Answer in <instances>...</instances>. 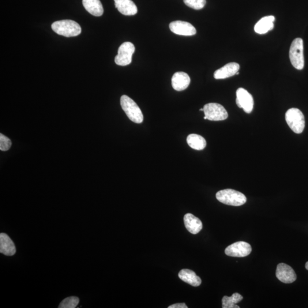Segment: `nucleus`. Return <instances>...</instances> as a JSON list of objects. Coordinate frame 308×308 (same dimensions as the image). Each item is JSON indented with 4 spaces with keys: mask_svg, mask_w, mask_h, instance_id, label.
Segmentation results:
<instances>
[{
    "mask_svg": "<svg viewBox=\"0 0 308 308\" xmlns=\"http://www.w3.org/2000/svg\"><path fill=\"white\" fill-rule=\"evenodd\" d=\"M285 121L291 129L296 134H301L305 128V118L298 108L289 109L285 113Z\"/></svg>",
    "mask_w": 308,
    "mask_h": 308,
    "instance_id": "20e7f679",
    "label": "nucleus"
},
{
    "mask_svg": "<svg viewBox=\"0 0 308 308\" xmlns=\"http://www.w3.org/2000/svg\"><path fill=\"white\" fill-rule=\"evenodd\" d=\"M12 146V142L10 139L5 136L2 134H0V150L2 152L9 150Z\"/></svg>",
    "mask_w": 308,
    "mask_h": 308,
    "instance_id": "b1692460",
    "label": "nucleus"
},
{
    "mask_svg": "<svg viewBox=\"0 0 308 308\" xmlns=\"http://www.w3.org/2000/svg\"><path fill=\"white\" fill-rule=\"evenodd\" d=\"M289 58L295 68L298 70L304 68V44L301 38H297L293 41L289 50Z\"/></svg>",
    "mask_w": 308,
    "mask_h": 308,
    "instance_id": "39448f33",
    "label": "nucleus"
},
{
    "mask_svg": "<svg viewBox=\"0 0 308 308\" xmlns=\"http://www.w3.org/2000/svg\"><path fill=\"white\" fill-rule=\"evenodd\" d=\"M243 299V297L238 293H235L231 297L224 296L222 299V307L223 308H239L240 307L236 304L241 302Z\"/></svg>",
    "mask_w": 308,
    "mask_h": 308,
    "instance_id": "412c9836",
    "label": "nucleus"
},
{
    "mask_svg": "<svg viewBox=\"0 0 308 308\" xmlns=\"http://www.w3.org/2000/svg\"><path fill=\"white\" fill-rule=\"evenodd\" d=\"M168 308H187L185 303H178L173 304L168 307Z\"/></svg>",
    "mask_w": 308,
    "mask_h": 308,
    "instance_id": "393cba45",
    "label": "nucleus"
},
{
    "mask_svg": "<svg viewBox=\"0 0 308 308\" xmlns=\"http://www.w3.org/2000/svg\"><path fill=\"white\" fill-rule=\"evenodd\" d=\"M275 18L273 16H268L262 18L255 26V32L264 35L274 28V21Z\"/></svg>",
    "mask_w": 308,
    "mask_h": 308,
    "instance_id": "f3484780",
    "label": "nucleus"
},
{
    "mask_svg": "<svg viewBox=\"0 0 308 308\" xmlns=\"http://www.w3.org/2000/svg\"><path fill=\"white\" fill-rule=\"evenodd\" d=\"M236 104L243 108L246 113L250 114L253 110L254 101L253 96L243 88H239L236 91Z\"/></svg>",
    "mask_w": 308,
    "mask_h": 308,
    "instance_id": "6e6552de",
    "label": "nucleus"
},
{
    "mask_svg": "<svg viewBox=\"0 0 308 308\" xmlns=\"http://www.w3.org/2000/svg\"><path fill=\"white\" fill-rule=\"evenodd\" d=\"M306 268L308 270V261L306 262Z\"/></svg>",
    "mask_w": 308,
    "mask_h": 308,
    "instance_id": "a878e982",
    "label": "nucleus"
},
{
    "mask_svg": "<svg viewBox=\"0 0 308 308\" xmlns=\"http://www.w3.org/2000/svg\"><path fill=\"white\" fill-rule=\"evenodd\" d=\"M51 28L57 35L66 37L77 36L82 32L80 25L77 22L70 20L55 21L51 25Z\"/></svg>",
    "mask_w": 308,
    "mask_h": 308,
    "instance_id": "f257e3e1",
    "label": "nucleus"
},
{
    "mask_svg": "<svg viewBox=\"0 0 308 308\" xmlns=\"http://www.w3.org/2000/svg\"><path fill=\"white\" fill-rule=\"evenodd\" d=\"M121 105L123 110L131 121L141 123L144 121V115L141 108L129 97L122 96L121 98Z\"/></svg>",
    "mask_w": 308,
    "mask_h": 308,
    "instance_id": "7ed1b4c3",
    "label": "nucleus"
},
{
    "mask_svg": "<svg viewBox=\"0 0 308 308\" xmlns=\"http://www.w3.org/2000/svg\"><path fill=\"white\" fill-rule=\"evenodd\" d=\"M115 6L125 16H134L138 12L136 5L132 0H114Z\"/></svg>",
    "mask_w": 308,
    "mask_h": 308,
    "instance_id": "4468645a",
    "label": "nucleus"
},
{
    "mask_svg": "<svg viewBox=\"0 0 308 308\" xmlns=\"http://www.w3.org/2000/svg\"><path fill=\"white\" fill-rule=\"evenodd\" d=\"M169 28L172 32L176 35L191 36L196 35L197 30L189 22L182 21H175L171 22Z\"/></svg>",
    "mask_w": 308,
    "mask_h": 308,
    "instance_id": "9d476101",
    "label": "nucleus"
},
{
    "mask_svg": "<svg viewBox=\"0 0 308 308\" xmlns=\"http://www.w3.org/2000/svg\"><path fill=\"white\" fill-rule=\"evenodd\" d=\"M184 3L191 8L200 10L205 7L206 0H183Z\"/></svg>",
    "mask_w": 308,
    "mask_h": 308,
    "instance_id": "5701e85b",
    "label": "nucleus"
},
{
    "mask_svg": "<svg viewBox=\"0 0 308 308\" xmlns=\"http://www.w3.org/2000/svg\"><path fill=\"white\" fill-rule=\"evenodd\" d=\"M240 69V65L236 62H231L215 71L213 76L216 80H221L235 76Z\"/></svg>",
    "mask_w": 308,
    "mask_h": 308,
    "instance_id": "ddd939ff",
    "label": "nucleus"
},
{
    "mask_svg": "<svg viewBox=\"0 0 308 308\" xmlns=\"http://www.w3.org/2000/svg\"><path fill=\"white\" fill-rule=\"evenodd\" d=\"M178 276L180 279L193 287H199L202 283V280L193 270L184 269L179 272Z\"/></svg>",
    "mask_w": 308,
    "mask_h": 308,
    "instance_id": "6ab92c4d",
    "label": "nucleus"
},
{
    "mask_svg": "<svg viewBox=\"0 0 308 308\" xmlns=\"http://www.w3.org/2000/svg\"><path fill=\"white\" fill-rule=\"evenodd\" d=\"M276 275L278 279L285 284L294 283L297 279L295 270L291 266L284 263L277 265Z\"/></svg>",
    "mask_w": 308,
    "mask_h": 308,
    "instance_id": "9b49d317",
    "label": "nucleus"
},
{
    "mask_svg": "<svg viewBox=\"0 0 308 308\" xmlns=\"http://www.w3.org/2000/svg\"><path fill=\"white\" fill-rule=\"evenodd\" d=\"M172 88L176 91L185 90L190 84L191 79L189 75L182 71L176 72L171 79Z\"/></svg>",
    "mask_w": 308,
    "mask_h": 308,
    "instance_id": "f8f14e48",
    "label": "nucleus"
},
{
    "mask_svg": "<svg viewBox=\"0 0 308 308\" xmlns=\"http://www.w3.org/2000/svg\"><path fill=\"white\" fill-rule=\"evenodd\" d=\"M205 119L212 121H224L227 119L228 114L225 108L219 103H209L204 107Z\"/></svg>",
    "mask_w": 308,
    "mask_h": 308,
    "instance_id": "423d86ee",
    "label": "nucleus"
},
{
    "mask_svg": "<svg viewBox=\"0 0 308 308\" xmlns=\"http://www.w3.org/2000/svg\"><path fill=\"white\" fill-rule=\"evenodd\" d=\"M187 142L190 148L196 150H202L206 147L205 139L196 134H191L187 137Z\"/></svg>",
    "mask_w": 308,
    "mask_h": 308,
    "instance_id": "aec40b11",
    "label": "nucleus"
},
{
    "mask_svg": "<svg viewBox=\"0 0 308 308\" xmlns=\"http://www.w3.org/2000/svg\"><path fill=\"white\" fill-rule=\"evenodd\" d=\"M134 45L130 42L123 43L119 47L118 55L115 58V62L119 66L129 65L132 61V56L134 53Z\"/></svg>",
    "mask_w": 308,
    "mask_h": 308,
    "instance_id": "0eeeda50",
    "label": "nucleus"
},
{
    "mask_svg": "<svg viewBox=\"0 0 308 308\" xmlns=\"http://www.w3.org/2000/svg\"><path fill=\"white\" fill-rule=\"evenodd\" d=\"M85 9L94 16L100 17L103 14L104 10L100 0H82Z\"/></svg>",
    "mask_w": 308,
    "mask_h": 308,
    "instance_id": "a211bd4d",
    "label": "nucleus"
},
{
    "mask_svg": "<svg viewBox=\"0 0 308 308\" xmlns=\"http://www.w3.org/2000/svg\"><path fill=\"white\" fill-rule=\"evenodd\" d=\"M251 252L252 247L249 243L238 242L227 247L225 254L228 257H243L249 256Z\"/></svg>",
    "mask_w": 308,
    "mask_h": 308,
    "instance_id": "1a4fd4ad",
    "label": "nucleus"
},
{
    "mask_svg": "<svg viewBox=\"0 0 308 308\" xmlns=\"http://www.w3.org/2000/svg\"><path fill=\"white\" fill-rule=\"evenodd\" d=\"M200 111H204V108H201Z\"/></svg>",
    "mask_w": 308,
    "mask_h": 308,
    "instance_id": "bb28decb",
    "label": "nucleus"
},
{
    "mask_svg": "<svg viewBox=\"0 0 308 308\" xmlns=\"http://www.w3.org/2000/svg\"><path fill=\"white\" fill-rule=\"evenodd\" d=\"M80 302V299L77 297L71 296L66 298L59 304V308H75Z\"/></svg>",
    "mask_w": 308,
    "mask_h": 308,
    "instance_id": "4be33fe9",
    "label": "nucleus"
},
{
    "mask_svg": "<svg viewBox=\"0 0 308 308\" xmlns=\"http://www.w3.org/2000/svg\"><path fill=\"white\" fill-rule=\"evenodd\" d=\"M0 253L9 257L13 256L16 253L14 243L5 233L0 234Z\"/></svg>",
    "mask_w": 308,
    "mask_h": 308,
    "instance_id": "2eb2a0df",
    "label": "nucleus"
},
{
    "mask_svg": "<svg viewBox=\"0 0 308 308\" xmlns=\"http://www.w3.org/2000/svg\"><path fill=\"white\" fill-rule=\"evenodd\" d=\"M217 201L222 204L232 206H240L246 204L247 198L243 193L232 189L219 191L216 194Z\"/></svg>",
    "mask_w": 308,
    "mask_h": 308,
    "instance_id": "f03ea898",
    "label": "nucleus"
},
{
    "mask_svg": "<svg viewBox=\"0 0 308 308\" xmlns=\"http://www.w3.org/2000/svg\"><path fill=\"white\" fill-rule=\"evenodd\" d=\"M184 222L187 230L192 234H197L202 230L203 224L201 220L193 214H186L184 216Z\"/></svg>",
    "mask_w": 308,
    "mask_h": 308,
    "instance_id": "dca6fc26",
    "label": "nucleus"
}]
</instances>
